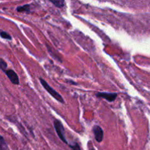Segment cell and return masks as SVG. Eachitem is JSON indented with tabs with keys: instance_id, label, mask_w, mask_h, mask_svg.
<instances>
[{
	"instance_id": "6da1fadb",
	"label": "cell",
	"mask_w": 150,
	"mask_h": 150,
	"mask_svg": "<svg viewBox=\"0 0 150 150\" xmlns=\"http://www.w3.org/2000/svg\"><path fill=\"white\" fill-rule=\"evenodd\" d=\"M40 81L41 84H42V86H43L44 89H45V90H46L47 92H48V93H49L50 95L54 98V99L57 100V101H59V102L61 103H64V101L61 95H60L55 90V89H53V88L51 87L48 83H47L46 81H45L42 79H40Z\"/></svg>"
},
{
	"instance_id": "7a4b0ae2",
	"label": "cell",
	"mask_w": 150,
	"mask_h": 150,
	"mask_svg": "<svg viewBox=\"0 0 150 150\" xmlns=\"http://www.w3.org/2000/svg\"><path fill=\"white\" fill-rule=\"evenodd\" d=\"M54 128H55V130L56 132H57V135H58L59 138L64 143L69 144L67 143V140H66L65 136H64V127H63V125L62 124V122L59 120H54Z\"/></svg>"
},
{
	"instance_id": "3957f363",
	"label": "cell",
	"mask_w": 150,
	"mask_h": 150,
	"mask_svg": "<svg viewBox=\"0 0 150 150\" xmlns=\"http://www.w3.org/2000/svg\"><path fill=\"white\" fill-rule=\"evenodd\" d=\"M96 96L98 98H105L108 102H114L117 97V93H108V92H98Z\"/></svg>"
},
{
	"instance_id": "277c9868",
	"label": "cell",
	"mask_w": 150,
	"mask_h": 150,
	"mask_svg": "<svg viewBox=\"0 0 150 150\" xmlns=\"http://www.w3.org/2000/svg\"><path fill=\"white\" fill-rule=\"evenodd\" d=\"M5 74L7 75V76L8 77V79H10V81L15 85L19 84V78L18 76L17 73L14 71V70H7L5 72Z\"/></svg>"
},
{
	"instance_id": "5b68a950",
	"label": "cell",
	"mask_w": 150,
	"mask_h": 150,
	"mask_svg": "<svg viewBox=\"0 0 150 150\" xmlns=\"http://www.w3.org/2000/svg\"><path fill=\"white\" fill-rule=\"evenodd\" d=\"M93 133L95 134V138L96 141L99 143L102 142L103 139V130L100 126L95 125L93 127Z\"/></svg>"
},
{
	"instance_id": "8992f818",
	"label": "cell",
	"mask_w": 150,
	"mask_h": 150,
	"mask_svg": "<svg viewBox=\"0 0 150 150\" xmlns=\"http://www.w3.org/2000/svg\"><path fill=\"white\" fill-rule=\"evenodd\" d=\"M16 10L19 13L21 12H26V13H29L30 12V4H25L23 6H19L16 8Z\"/></svg>"
},
{
	"instance_id": "52a82bcc",
	"label": "cell",
	"mask_w": 150,
	"mask_h": 150,
	"mask_svg": "<svg viewBox=\"0 0 150 150\" xmlns=\"http://www.w3.org/2000/svg\"><path fill=\"white\" fill-rule=\"evenodd\" d=\"M0 70H2L3 72L5 73L6 70H7V64L5 62L4 60H3L2 59L0 58Z\"/></svg>"
},
{
	"instance_id": "ba28073f",
	"label": "cell",
	"mask_w": 150,
	"mask_h": 150,
	"mask_svg": "<svg viewBox=\"0 0 150 150\" xmlns=\"http://www.w3.org/2000/svg\"><path fill=\"white\" fill-rule=\"evenodd\" d=\"M7 149V144L4 141V138L0 135V150H6Z\"/></svg>"
},
{
	"instance_id": "9c48e42d",
	"label": "cell",
	"mask_w": 150,
	"mask_h": 150,
	"mask_svg": "<svg viewBox=\"0 0 150 150\" xmlns=\"http://www.w3.org/2000/svg\"><path fill=\"white\" fill-rule=\"evenodd\" d=\"M0 36L3 39L5 40H11L12 38L7 32H4V31H0Z\"/></svg>"
},
{
	"instance_id": "30bf717a",
	"label": "cell",
	"mask_w": 150,
	"mask_h": 150,
	"mask_svg": "<svg viewBox=\"0 0 150 150\" xmlns=\"http://www.w3.org/2000/svg\"><path fill=\"white\" fill-rule=\"evenodd\" d=\"M51 2L53 3L56 7H62L64 5V1H53L51 0Z\"/></svg>"
},
{
	"instance_id": "8fae6325",
	"label": "cell",
	"mask_w": 150,
	"mask_h": 150,
	"mask_svg": "<svg viewBox=\"0 0 150 150\" xmlns=\"http://www.w3.org/2000/svg\"><path fill=\"white\" fill-rule=\"evenodd\" d=\"M68 145L73 150H81L80 146L79 145V144L74 143L73 144H68Z\"/></svg>"
},
{
	"instance_id": "7c38bea8",
	"label": "cell",
	"mask_w": 150,
	"mask_h": 150,
	"mask_svg": "<svg viewBox=\"0 0 150 150\" xmlns=\"http://www.w3.org/2000/svg\"><path fill=\"white\" fill-rule=\"evenodd\" d=\"M67 81H68V83H71V84H73V85H77V83H76V82L73 81H71V80H67Z\"/></svg>"
}]
</instances>
